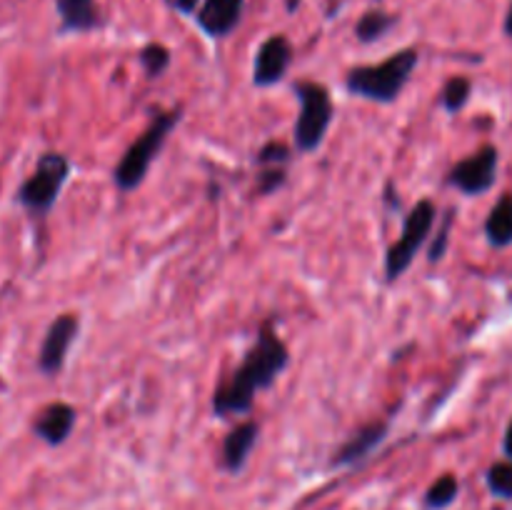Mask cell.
<instances>
[{
    "label": "cell",
    "mask_w": 512,
    "mask_h": 510,
    "mask_svg": "<svg viewBox=\"0 0 512 510\" xmlns=\"http://www.w3.org/2000/svg\"><path fill=\"white\" fill-rule=\"evenodd\" d=\"M485 238L493 248L512 245V195H503L485 220Z\"/></svg>",
    "instance_id": "cell-15"
},
{
    "label": "cell",
    "mask_w": 512,
    "mask_h": 510,
    "mask_svg": "<svg viewBox=\"0 0 512 510\" xmlns=\"http://www.w3.org/2000/svg\"><path fill=\"white\" fill-rule=\"evenodd\" d=\"M285 183V168H263L260 170V193H275L278 188H283Z\"/></svg>",
    "instance_id": "cell-23"
},
{
    "label": "cell",
    "mask_w": 512,
    "mask_h": 510,
    "mask_svg": "<svg viewBox=\"0 0 512 510\" xmlns=\"http://www.w3.org/2000/svg\"><path fill=\"white\" fill-rule=\"evenodd\" d=\"M245 0H203L198 5V25L210 38H228L243 18Z\"/></svg>",
    "instance_id": "cell-11"
},
{
    "label": "cell",
    "mask_w": 512,
    "mask_h": 510,
    "mask_svg": "<svg viewBox=\"0 0 512 510\" xmlns=\"http://www.w3.org/2000/svg\"><path fill=\"white\" fill-rule=\"evenodd\" d=\"M260 425L255 420H245L238 423L223 440V465L230 473H240L248 463L250 453H253L255 443H258Z\"/></svg>",
    "instance_id": "cell-13"
},
{
    "label": "cell",
    "mask_w": 512,
    "mask_h": 510,
    "mask_svg": "<svg viewBox=\"0 0 512 510\" xmlns=\"http://www.w3.org/2000/svg\"><path fill=\"white\" fill-rule=\"evenodd\" d=\"M395 25H398V15L385 13V10H378V8L368 10V13L355 23V38L365 45L378 43V40H383Z\"/></svg>",
    "instance_id": "cell-16"
},
{
    "label": "cell",
    "mask_w": 512,
    "mask_h": 510,
    "mask_svg": "<svg viewBox=\"0 0 512 510\" xmlns=\"http://www.w3.org/2000/svg\"><path fill=\"white\" fill-rule=\"evenodd\" d=\"M458 490V478H455V475H443V478H438L428 488V493H425V505H428L430 510L448 508V505L458 498Z\"/></svg>",
    "instance_id": "cell-18"
},
{
    "label": "cell",
    "mask_w": 512,
    "mask_h": 510,
    "mask_svg": "<svg viewBox=\"0 0 512 510\" xmlns=\"http://www.w3.org/2000/svg\"><path fill=\"white\" fill-rule=\"evenodd\" d=\"M293 93L300 105L298 120L293 125L295 150L298 153H315L323 145L330 125H333V95L323 83H315V80H298L293 85Z\"/></svg>",
    "instance_id": "cell-4"
},
{
    "label": "cell",
    "mask_w": 512,
    "mask_h": 510,
    "mask_svg": "<svg viewBox=\"0 0 512 510\" xmlns=\"http://www.w3.org/2000/svg\"><path fill=\"white\" fill-rule=\"evenodd\" d=\"M505 33H508L510 38H512V5H510V10H508V18H505Z\"/></svg>",
    "instance_id": "cell-26"
},
{
    "label": "cell",
    "mask_w": 512,
    "mask_h": 510,
    "mask_svg": "<svg viewBox=\"0 0 512 510\" xmlns=\"http://www.w3.org/2000/svg\"><path fill=\"white\" fill-rule=\"evenodd\" d=\"M435 220H438V208L428 198L418 200L408 210L403 220V233L385 253V280L388 283H395L413 265L415 255L420 253V248L428 243L430 233H433Z\"/></svg>",
    "instance_id": "cell-6"
},
{
    "label": "cell",
    "mask_w": 512,
    "mask_h": 510,
    "mask_svg": "<svg viewBox=\"0 0 512 510\" xmlns=\"http://www.w3.org/2000/svg\"><path fill=\"white\" fill-rule=\"evenodd\" d=\"M450 228H453V210L445 215V220H443V225H440L438 235H435V240L430 243V250H428L430 263H440V260H443L445 250H448V243H450Z\"/></svg>",
    "instance_id": "cell-22"
},
{
    "label": "cell",
    "mask_w": 512,
    "mask_h": 510,
    "mask_svg": "<svg viewBox=\"0 0 512 510\" xmlns=\"http://www.w3.org/2000/svg\"><path fill=\"white\" fill-rule=\"evenodd\" d=\"M78 413L70 403H50L35 415L33 433L48 445H63L75 428Z\"/></svg>",
    "instance_id": "cell-12"
},
{
    "label": "cell",
    "mask_w": 512,
    "mask_h": 510,
    "mask_svg": "<svg viewBox=\"0 0 512 510\" xmlns=\"http://www.w3.org/2000/svg\"><path fill=\"white\" fill-rule=\"evenodd\" d=\"M420 63V53L415 48H403L385 58L383 63L358 65L345 75V90L355 98L370 100V103L390 105L400 98L410 75Z\"/></svg>",
    "instance_id": "cell-2"
},
{
    "label": "cell",
    "mask_w": 512,
    "mask_h": 510,
    "mask_svg": "<svg viewBox=\"0 0 512 510\" xmlns=\"http://www.w3.org/2000/svg\"><path fill=\"white\" fill-rule=\"evenodd\" d=\"M80 333V315L78 313H63L48 325L45 338L38 350V370L43 375H58L63 370L65 360H68L70 345L75 343Z\"/></svg>",
    "instance_id": "cell-8"
},
{
    "label": "cell",
    "mask_w": 512,
    "mask_h": 510,
    "mask_svg": "<svg viewBox=\"0 0 512 510\" xmlns=\"http://www.w3.org/2000/svg\"><path fill=\"white\" fill-rule=\"evenodd\" d=\"M290 365V350L275 328L265 323L255 338L253 348L245 353L243 363L213 390V413L218 418L248 415L253 410L255 395L273 388L275 380Z\"/></svg>",
    "instance_id": "cell-1"
},
{
    "label": "cell",
    "mask_w": 512,
    "mask_h": 510,
    "mask_svg": "<svg viewBox=\"0 0 512 510\" xmlns=\"http://www.w3.org/2000/svg\"><path fill=\"white\" fill-rule=\"evenodd\" d=\"M173 5L180 10V13L190 15V13H195V8L200 5V0H173Z\"/></svg>",
    "instance_id": "cell-24"
},
{
    "label": "cell",
    "mask_w": 512,
    "mask_h": 510,
    "mask_svg": "<svg viewBox=\"0 0 512 510\" xmlns=\"http://www.w3.org/2000/svg\"><path fill=\"white\" fill-rule=\"evenodd\" d=\"M63 30L70 33H90L100 25L95 0H55Z\"/></svg>",
    "instance_id": "cell-14"
},
{
    "label": "cell",
    "mask_w": 512,
    "mask_h": 510,
    "mask_svg": "<svg viewBox=\"0 0 512 510\" xmlns=\"http://www.w3.org/2000/svg\"><path fill=\"white\" fill-rule=\"evenodd\" d=\"M470 93H473V83H470V78H463V75H458V78H450L448 83H445L443 93H440L443 108L448 110V113H460V110L468 105Z\"/></svg>",
    "instance_id": "cell-19"
},
{
    "label": "cell",
    "mask_w": 512,
    "mask_h": 510,
    "mask_svg": "<svg viewBox=\"0 0 512 510\" xmlns=\"http://www.w3.org/2000/svg\"><path fill=\"white\" fill-rule=\"evenodd\" d=\"M488 488L498 498H512V463H495L488 470Z\"/></svg>",
    "instance_id": "cell-20"
},
{
    "label": "cell",
    "mask_w": 512,
    "mask_h": 510,
    "mask_svg": "<svg viewBox=\"0 0 512 510\" xmlns=\"http://www.w3.org/2000/svg\"><path fill=\"white\" fill-rule=\"evenodd\" d=\"M390 423L388 420H373V423L363 425V428L355 430L348 440L338 448V453L333 455L335 468H345V465H355L360 460L368 458L370 453L383 445V440L388 438Z\"/></svg>",
    "instance_id": "cell-10"
},
{
    "label": "cell",
    "mask_w": 512,
    "mask_h": 510,
    "mask_svg": "<svg viewBox=\"0 0 512 510\" xmlns=\"http://www.w3.org/2000/svg\"><path fill=\"white\" fill-rule=\"evenodd\" d=\"M293 63V45L285 35H270L263 40L253 60V85L255 88H273Z\"/></svg>",
    "instance_id": "cell-9"
},
{
    "label": "cell",
    "mask_w": 512,
    "mask_h": 510,
    "mask_svg": "<svg viewBox=\"0 0 512 510\" xmlns=\"http://www.w3.org/2000/svg\"><path fill=\"white\" fill-rule=\"evenodd\" d=\"M70 178V160L63 153H43L35 163L30 178L18 188V203L33 218H45L58 203Z\"/></svg>",
    "instance_id": "cell-5"
},
{
    "label": "cell",
    "mask_w": 512,
    "mask_h": 510,
    "mask_svg": "<svg viewBox=\"0 0 512 510\" xmlns=\"http://www.w3.org/2000/svg\"><path fill=\"white\" fill-rule=\"evenodd\" d=\"M138 60L148 78H160L170 68V63H173V55H170V50L163 43H148L138 53Z\"/></svg>",
    "instance_id": "cell-17"
},
{
    "label": "cell",
    "mask_w": 512,
    "mask_h": 510,
    "mask_svg": "<svg viewBox=\"0 0 512 510\" xmlns=\"http://www.w3.org/2000/svg\"><path fill=\"white\" fill-rule=\"evenodd\" d=\"M290 160V148L283 143H268L263 145V148L258 150V155H255V163L260 165V168H285V163Z\"/></svg>",
    "instance_id": "cell-21"
},
{
    "label": "cell",
    "mask_w": 512,
    "mask_h": 510,
    "mask_svg": "<svg viewBox=\"0 0 512 510\" xmlns=\"http://www.w3.org/2000/svg\"><path fill=\"white\" fill-rule=\"evenodd\" d=\"M498 178V148L483 145L478 153L463 158L448 173V183L465 195L488 193Z\"/></svg>",
    "instance_id": "cell-7"
},
{
    "label": "cell",
    "mask_w": 512,
    "mask_h": 510,
    "mask_svg": "<svg viewBox=\"0 0 512 510\" xmlns=\"http://www.w3.org/2000/svg\"><path fill=\"white\" fill-rule=\"evenodd\" d=\"M503 450H505V455H508V458L512 460V420H510V425H508V433H505Z\"/></svg>",
    "instance_id": "cell-25"
},
{
    "label": "cell",
    "mask_w": 512,
    "mask_h": 510,
    "mask_svg": "<svg viewBox=\"0 0 512 510\" xmlns=\"http://www.w3.org/2000/svg\"><path fill=\"white\" fill-rule=\"evenodd\" d=\"M178 123H180V108L163 110V113L153 115V120H150L148 128L143 130V135L130 143V148L125 150L123 158H120L118 165L113 168V183L120 193H130V190L143 185L150 165H153V160L158 158L165 140H168V135L173 133V128Z\"/></svg>",
    "instance_id": "cell-3"
}]
</instances>
